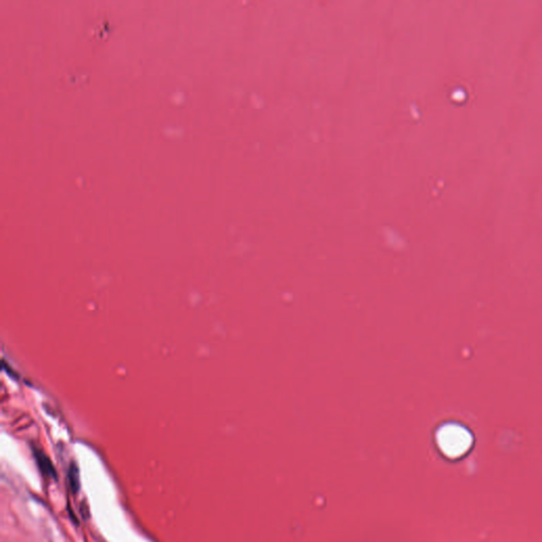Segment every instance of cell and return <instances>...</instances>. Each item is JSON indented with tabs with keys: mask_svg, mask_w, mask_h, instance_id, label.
<instances>
[{
	"mask_svg": "<svg viewBox=\"0 0 542 542\" xmlns=\"http://www.w3.org/2000/svg\"><path fill=\"white\" fill-rule=\"evenodd\" d=\"M33 454H34L36 464H38L43 476L56 479V470L51 460L48 458V455L44 451L38 448H33Z\"/></svg>",
	"mask_w": 542,
	"mask_h": 542,
	"instance_id": "7a4b0ae2",
	"label": "cell"
},
{
	"mask_svg": "<svg viewBox=\"0 0 542 542\" xmlns=\"http://www.w3.org/2000/svg\"><path fill=\"white\" fill-rule=\"evenodd\" d=\"M443 438L454 450L464 451L471 444V436L468 431L460 426H448L442 431Z\"/></svg>",
	"mask_w": 542,
	"mask_h": 542,
	"instance_id": "6da1fadb",
	"label": "cell"
},
{
	"mask_svg": "<svg viewBox=\"0 0 542 542\" xmlns=\"http://www.w3.org/2000/svg\"><path fill=\"white\" fill-rule=\"evenodd\" d=\"M68 483L73 494H78L80 490V486H81L80 470H79L78 466L73 463L70 465L69 470H68Z\"/></svg>",
	"mask_w": 542,
	"mask_h": 542,
	"instance_id": "3957f363",
	"label": "cell"
}]
</instances>
